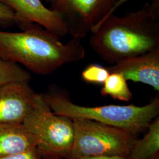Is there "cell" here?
Here are the masks:
<instances>
[{
    "instance_id": "6da1fadb",
    "label": "cell",
    "mask_w": 159,
    "mask_h": 159,
    "mask_svg": "<svg viewBox=\"0 0 159 159\" xmlns=\"http://www.w3.org/2000/svg\"><path fill=\"white\" fill-rule=\"evenodd\" d=\"M91 34V49L112 65L158 48L159 0L146 2L124 16L112 14Z\"/></svg>"
},
{
    "instance_id": "7a4b0ae2",
    "label": "cell",
    "mask_w": 159,
    "mask_h": 159,
    "mask_svg": "<svg viewBox=\"0 0 159 159\" xmlns=\"http://www.w3.org/2000/svg\"><path fill=\"white\" fill-rule=\"evenodd\" d=\"M22 30L21 32L0 30V57L21 64L34 73L47 75L85 56L81 39L72 38L63 43L60 37L34 23Z\"/></svg>"
},
{
    "instance_id": "3957f363",
    "label": "cell",
    "mask_w": 159,
    "mask_h": 159,
    "mask_svg": "<svg viewBox=\"0 0 159 159\" xmlns=\"http://www.w3.org/2000/svg\"><path fill=\"white\" fill-rule=\"evenodd\" d=\"M51 111L70 119L95 121L127 131L136 136L148 129L159 113V98L139 107L134 105H107L85 107L72 102L58 91L50 90L41 94Z\"/></svg>"
},
{
    "instance_id": "277c9868",
    "label": "cell",
    "mask_w": 159,
    "mask_h": 159,
    "mask_svg": "<svg viewBox=\"0 0 159 159\" xmlns=\"http://www.w3.org/2000/svg\"><path fill=\"white\" fill-rule=\"evenodd\" d=\"M23 124L38 139L36 149L41 157L70 158L74 140L73 121L52 112L41 94H36L33 108Z\"/></svg>"
},
{
    "instance_id": "5b68a950",
    "label": "cell",
    "mask_w": 159,
    "mask_h": 159,
    "mask_svg": "<svg viewBox=\"0 0 159 159\" xmlns=\"http://www.w3.org/2000/svg\"><path fill=\"white\" fill-rule=\"evenodd\" d=\"M73 144L68 159L100 156H128L137 139L130 133L87 119H71Z\"/></svg>"
},
{
    "instance_id": "8992f818",
    "label": "cell",
    "mask_w": 159,
    "mask_h": 159,
    "mask_svg": "<svg viewBox=\"0 0 159 159\" xmlns=\"http://www.w3.org/2000/svg\"><path fill=\"white\" fill-rule=\"evenodd\" d=\"M118 0H57L50 9L62 17L73 38L82 39L106 20Z\"/></svg>"
},
{
    "instance_id": "52a82bcc",
    "label": "cell",
    "mask_w": 159,
    "mask_h": 159,
    "mask_svg": "<svg viewBox=\"0 0 159 159\" xmlns=\"http://www.w3.org/2000/svg\"><path fill=\"white\" fill-rule=\"evenodd\" d=\"M15 14L16 24L21 29L34 23L61 37L68 34L67 27L57 12L46 7L41 0H0Z\"/></svg>"
},
{
    "instance_id": "ba28073f",
    "label": "cell",
    "mask_w": 159,
    "mask_h": 159,
    "mask_svg": "<svg viewBox=\"0 0 159 159\" xmlns=\"http://www.w3.org/2000/svg\"><path fill=\"white\" fill-rule=\"evenodd\" d=\"M36 94L29 83L0 86V123H23L33 108Z\"/></svg>"
},
{
    "instance_id": "9c48e42d",
    "label": "cell",
    "mask_w": 159,
    "mask_h": 159,
    "mask_svg": "<svg viewBox=\"0 0 159 159\" xmlns=\"http://www.w3.org/2000/svg\"><path fill=\"white\" fill-rule=\"evenodd\" d=\"M107 68L110 73H120L127 81L148 84L159 91V47L121 60Z\"/></svg>"
},
{
    "instance_id": "30bf717a",
    "label": "cell",
    "mask_w": 159,
    "mask_h": 159,
    "mask_svg": "<svg viewBox=\"0 0 159 159\" xmlns=\"http://www.w3.org/2000/svg\"><path fill=\"white\" fill-rule=\"evenodd\" d=\"M38 143L23 123H0V157L34 150Z\"/></svg>"
},
{
    "instance_id": "8fae6325",
    "label": "cell",
    "mask_w": 159,
    "mask_h": 159,
    "mask_svg": "<svg viewBox=\"0 0 159 159\" xmlns=\"http://www.w3.org/2000/svg\"><path fill=\"white\" fill-rule=\"evenodd\" d=\"M146 134L137 139L128 155L129 159H150L159 153V119L156 117L148 127Z\"/></svg>"
},
{
    "instance_id": "7c38bea8",
    "label": "cell",
    "mask_w": 159,
    "mask_h": 159,
    "mask_svg": "<svg viewBox=\"0 0 159 159\" xmlns=\"http://www.w3.org/2000/svg\"><path fill=\"white\" fill-rule=\"evenodd\" d=\"M101 94L103 96L111 97L115 100L125 102H129L133 97L127 80L121 74L117 73L110 74L103 83Z\"/></svg>"
},
{
    "instance_id": "4fadbf2b",
    "label": "cell",
    "mask_w": 159,
    "mask_h": 159,
    "mask_svg": "<svg viewBox=\"0 0 159 159\" xmlns=\"http://www.w3.org/2000/svg\"><path fill=\"white\" fill-rule=\"evenodd\" d=\"M31 74L17 63L0 57V86L13 83H29Z\"/></svg>"
},
{
    "instance_id": "5bb4252c",
    "label": "cell",
    "mask_w": 159,
    "mask_h": 159,
    "mask_svg": "<svg viewBox=\"0 0 159 159\" xmlns=\"http://www.w3.org/2000/svg\"><path fill=\"white\" fill-rule=\"evenodd\" d=\"M110 74L107 68L97 64H91L83 71L81 77L88 83L103 84Z\"/></svg>"
},
{
    "instance_id": "9a60e30c",
    "label": "cell",
    "mask_w": 159,
    "mask_h": 159,
    "mask_svg": "<svg viewBox=\"0 0 159 159\" xmlns=\"http://www.w3.org/2000/svg\"><path fill=\"white\" fill-rule=\"evenodd\" d=\"M16 23L15 14L9 7L0 3V24L10 25Z\"/></svg>"
},
{
    "instance_id": "2e32d148",
    "label": "cell",
    "mask_w": 159,
    "mask_h": 159,
    "mask_svg": "<svg viewBox=\"0 0 159 159\" xmlns=\"http://www.w3.org/2000/svg\"><path fill=\"white\" fill-rule=\"evenodd\" d=\"M41 157L37 152V149L30 150L21 153L12 154L4 157H1L0 159H41Z\"/></svg>"
},
{
    "instance_id": "e0dca14e",
    "label": "cell",
    "mask_w": 159,
    "mask_h": 159,
    "mask_svg": "<svg viewBox=\"0 0 159 159\" xmlns=\"http://www.w3.org/2000/svg\"><path fill=\"white\" fill-rule=\"evenodd\" d=\"M76 159H129L128 156H92L84 158Z\"/></svg>"
},
{
    "instance_id": "ac0fdd59",
    "label": "cell",
    "mask_w": 159,
    "mask_h": 159,
    "mask_svg": "<svg viewBox=\"0 0 159 159\" xmlns=\"http://www.w3.org/2000/svg\"><path fill=\"white\" fill-rule=\"evenodd\" d=\"M128 1H129V0H118V1H117V2L115 4V5L113 6V8L111 10V11L109 12L108 16H107V18H108L110 16H111V15H112V14H114V13L119 8L120 6L123 5L126 2H127ZM100 25H101V24H100Z\"/></svg>"
},
{
    "instance_id": "d6986e66",
    "label": "cell",
    "mask_w": 159,
    "mask_h": 159,
    "mask_svg": "<svg viewBox=\"0 0 159 159\" xmlns=\"http://www.w3.org/2000/svg\"><path fill=\"white\" fill-rule=\"evenodd\" d=\"M57 0H41V1H44V2H48V3H50L51 4H54Z\"/></svg>"
},
{
    "instance_id": "ffe728a7",
    "label": "cell",
    "mask_w": 159,
    "mask_h": 159,
    "mask_svg": "<svg viewBox=\"0 0 159 159\" xmlns=\"http://www.w3.org/2000/svg\"><path fill=\"white\" fill-rule=\"evenodd\" d=\"M150 159H159V153L157 154H156V155H154V156H153L152 158H150Z\"/></svg>"
},
{
    "instance_id": "44dd1931",
    "label": "cell",
    "mask_w": 159,
    "mask_h": 159,
    "mask_svg": "<svg viewBox=\"0 0 159 159\" xmlns=\"http://www.w3.org/2000/svg\"><path fill=\"white\" fill-rule=\"evenodd\" d=\"M61 159L58 157H44L43 159Z\"/></svg>"
}]
</instances>
